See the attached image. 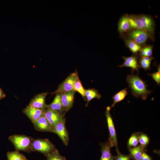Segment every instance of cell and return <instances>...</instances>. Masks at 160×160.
<instances>
[{"label":"cell","instance_id":"obj_1","mask_svg":"<svg viewBox=\"0 0 160 160\" xmlns=\"http://www.w3.org/2000/svg\"><path fill=\"white\" fill-rule=\"evenodd\" d=\"M128 86L131 89L132 94L136 98L141 97L145 100L152 92L147 89L148 85L138 74H128L126 78Z\"/></svg>","mask_w":160,"mask_h":160},{"label":"cell","instance_id":"obj_2","mask_svg":"<svg viewBox=\"0 0 160 160\" xmlns=\"http://www.w3.org/2000/svg\"><path fill=\"white\" fill-rule=\"evenodd\" d=\"M9 140L17 151H31L33 138L23 135H13L9 136Z\"/></svg>","mask_w":160,"mask_h":160},{"label":"cell","instance_id":"obj_3","mask_svg":"<svg viewBox=\"0 0 160 160\" xmlns=\"http://www.w3.org/2000/svg\"><path fill=\"white\" fill-rule=\"evenodd\" d=\"M55 149V145L47 139L33 140L31 151L41 152L46 156Z\"/></svg>","mask_w":160,"mask_h":160},{"label":"cell","instance_id":"obj_4","mask_svg":"<svg viewBox=\"0 0 160 160\" xmlns=\"http://www.w3.org/2000/svg\"><path fill=\"white\" fill-rule=\"evenodd\" d=\"M150 33L143 30L135 29H132L128 32L127 39L142 45L152 37Z\"/></svg>","mask_w":160,"mask_h":160},{"label":"cell","instance_id":"obj_5","mask_svg":"<svg viewBox=\"0 0 160 160\" xmlns=\"http://www.w3.org/2000/svg\"><path fill=\"white\" fill-rule=\"evenodd\" d=\"M111 108L110 106L106 107L105 114L109 133V140L111 147L116 146V150L118 149L116 134L113 119L110 113Z\"/></svg>","mask_w":160,"mask_h":160},{"label":"cell","instance_id":"obj_6","mask_svg":"<svg viewBox=\"0 0 160 160\" xmlns=\"http://www.w3.org/2000/svg\"><path fill=\"white\" fill-rule=\"evenodd\" d=\"M76 71L71 73L58 86L57 89L52 94L74 91V84L78 76Z\"/></svg>","mask_w":160,"mask_h":160},{"label":"cell","instance_id":"obj_7","mask_svg":"<svg viewBox=\"0 0 160 160\" xmlns=\"http://www.w3.org/2000/svg\"><path fill=\"white\" fill-rule=\"evenodd\" d=\"M65 119L53 127L52 132L56 134L62 140L64 144L67 146L69 142V136L65 127Z\"/></svg>","mask_w":160,"mask_h":160},{"label":"cell","instance_id":"obj_8","mask_svg":"<svg viewBox=\"0 0 160 160\" xmlns=\"http://www.w3.org/2000/svg\"><path fill=\"white\" fill-rule=\"evenodd\" d=\"M44 116L49 121L52 127L65 119L64 115L56 111L48 108L44 110Z\"/></svg>","mask_w":160,"mask_h":160},{"label":"cell","instance_id":"obj_9","mask_svg":"<svg viewBox=\"0 0 160 160\" xmlns=\"http://www.w3.org/2000/svg\"><path fill=\"white\" fill-rule=\"evenodd\" d=\"M75 91H72L60 93L64 113L68 111L72 107L74 102Z\"/></svg>","mask_w":160,"mask_h":160},{"label":"cell","instance_id":"obj_10","mask_svg":"<svg viewBox=\"0 0 160 160\" xmlns=\"http://www.w3.org/2000/svg\"><path fill=\"white\" fill-rule=\"evenodd\" d=\"M47 92L36 95L31 100L29 105L37 109L44 110L47 108L45 99Z\"/></svg>","mask_w":160,"mask_h":160},{"label":"cell","instance_id":"obj_11","mask_svg":"<svg viewBox=\"0 0 160 160\" xmlns=\"http://www.w3.org/2000/svg\"><path fill=\"white\" fill-rule=\"evenodd\" d=\"M44 111L33 108L28 105L23 110V112L33 123L44 116Z\"/></svg>","mask_w":160,"mask_h":160},{"label":"cell","instance_id":"obj_12","mask_svg":"<svg viewBox=\"0 0 160 160\" xmlns=\"http://www.w3.org/2000/svg\"><path fill=\"white\" fill-rule=\"evenodd\" d=\"M122 58L124 60V61L122 65L118 66L120 68L125 67H129L131 69L132 73L135 71L139 72L140 66L137 57L135 55L129 57L123 56Z\"/></svg>","mask_w":160,"mask_h":160},{"label":"cell","instance_id":"obj_13","mask_svg":"<svg viewBox=\"0 0 160 160\" xmlns=\"http://www.w3.org/2000/svg\"><path fill=\"white\" fill-rule=\"evenodd\" d=\"M33 124L35 129L37 131L52 132V127L44 116L40 117Z\"/></svg>","mask_w":160,"mask_h":160},{"label":"cell","instance_id":"obj_14","mask_svg":"<svg viewBox=\"0 0 160 160\" xmlns=\"http://www.w3.org/2000/svg\"><path fill=\"white\" fill-rule=\"evenodd\" d=\"M142 22L144 30L153 34L154 30V22L148 15H139Z\"/></svg>","mask_w":160,"mask_h":160},{"label":"cell","instance_id":"obj_15","mask_svg":"<svg viewBox=\"0 0 160 160\" xmlns=\"http://www.w3.org/2000/svg\"><path fill=\"white\" fill-rule=\"evenodd\" d=\"M100 145L102 154L100 160H114V156L112 155L111 151V146L109 139Z\"/></svg>","mask_w":160,"mask_h":160},{"label":"cell","instance_id":"obj_16","mask_svg":"<svg viewBox=\"0 0 160 160\" xmlns=\"http://www.w3.org/2000/svg\"><path fill=\"white\" fill-rule=\"evenodd\" d=\"M47 108L55 110L60 114L64 115V112L62 107L60 93L56 94L53 102L49 105H47Z\"/></svg>","mask_w":160,"mask_h":160},{"label":"cell","instance_id":"obj_17","mask_svg":"<svg viewBox=\"0 0 160 160\" xmlns=\"http://www.w3.org/2000/svg\"><path fill=\"white\" fill-rule=\"evenodd\" d=\"M118 29L121 33L128 32L132 30L128 20V15H124L120 19L118 23Z\"/></svg>","mask_w":160,"mask_h":160},{"label":"cell","instance_id":"obj_18","mask_svg":"<svg viewBox=\"0 0 160 160\" xmlns=\"http://www.w3.org/2000/svg\"><path fill=\"white\" fill-rule=\"evenodd\" d=\"M131 159L133 160H141L142 155L145 151L144 148L140 145L135 147L128 148Z\"/></svg>","mask_w":160,"mask_h":160},{"label":"cell","instance_id":"obj_19","mask_svg":"<svg viewBox=\"0 0 160 160\" xmlns=\"http://www.w3.org/2000/svg\"><path fill=\"white\" fill-rule=\"evenodd\" d=\"M85 95L87 100L86 106H87L89 103L92 100L95 98L99 99L101 97V94L95 89H85Z\"/></svg>","mask_w":160,"mask_h":160},{"label":"cell","instance_id":"obj_20","mask_svg":"<svg viewBox=\"0 0 160 160\" xmlns=\"http://www.w3.org/2000/svg\"><path fill=\"white\" fill-rule=\"evenodd\" d=\"M125 44L132 53L136 54L142 49V45H140L130 39L125 38Z\"/></svg>","mask_w":160,"mask_h":160},{"label":"cell","instance_id":"obj_21","mask_svg":"<svg viewBox=\"0 0 160 160\" xmlns=\"http://www.w3.org/2000/svg\"><path fill=\"white\" fill-rule=\"evenodd\" d=\"M127 88H126L116 93L113 97V103L111 105V107H113L117 103L123 100L128 92L127 91Z\"/></svg>","mask_w":160,"mask_h":160},{"label":"cell","instance_id":"obj_22","mask_svg":"<svg viewBox=\"0 0 160 160\" xmlns=\"http://www.w3.org/2000/svg\"><path fill=\"white\" fill-rule=\"evenodd\" d=\"M154 58L152 57H141L138 63L140 68L145 71L150 69L151 62Z\"/></svg>","mask_w":160,"mask_h":160},{"label":"cell","instance_id":"obj_23","mask_svg":"<svg viewBox=\"0 0 160 160\" xmlns=\"http://www.w3.org/2000/svg\"><path fill=\"white\" fill-rule=\"evenodd\" d=\"M140 132L133 133L129 138L128 143V148L135 147L137 146L139 143V137Z\"/></svg>","mask_w":160,"mask_h":160},{"label":"cell","instance_id":"obj_24","mask_svg":"<svg viewBox=\"0 0 160 160\" xmlns=\"http://www.w3.org/2000/svg\"><path fill=\"white\" fill-rule=\"evenodd\" d=\"M74 90L78 92L84 98H85V89L83 87L78 76L75 81L74 86Z\"/></svg>","mask_w":160,"mask_h":160},{"label":"cell","instance_id":"obj_25","mask_svg":"<svg viewBox=\"0 0 160 160\" xmlns=\"http://www.w3.org/2000/svg\"><path fill=\"white\" fill-rule=\"evenodd\" d=\"M46 156L47 160H66V158L61 155L56 149L49 153Z\"/></svg>","mask_w":160,"mask_h":160},{"label":"cell","instance_id":"obj_26","mask_svg":"<svg viewBox=\"0 0 160 160\" xmlns=\"http://www.w3.org/2000/svg\"><path fill=\"white\" fill-rule=\"evenodd\" d=\"M7 160H22L25 156L18 151H8L7 153Z\"/></svg>","mask_w":160,"mask_h":160},{"label":"cell","instance_id":"obj_27","mask_svg":"<svg viewBox=\"0 0 160 160\" xmlns=\"http://www.w3.org/2000/svg\"><path fill=\"white\" fill-rule=\"evenodd\" d=\"M150 139L148 135L143 133H140L139 142L140 145L144 149L149 144Z\"/></svg>","mask_w":160,"mask_h":160},{"label":"cell","instance_id":"obj_28","mask_svg":"<svg viewBox=\"0 0 160 160\" xmlns=\"http://www.w3.org/2000/svg\"><path fill=\"white\" fill-rule=\"evenodd\" d=\"M153 47L152 45L143 47L140 51L139 55L141 57H151L152 55Z\"/></svg>","mask_w":160,"mask_h":160},{"label":"cell","instance_id":"obj_29","mask_svg":"<svg viewBox=\"0 0 160 160\" xmlns=\"http://www.w3.org/2000/svg\"><path fill=\"white\" fill-rule=\"evenodd\" d=\"M117 155L114 156V160H131V158L129 155H125L121 154L119 150H116Z\"/></svg>","mask_w":160,"mask_h":160},{"label":"cell","instance_id":"obj_30","mask_svg":"<svg viewBox=\"0 0 160 160\" xmlns=\"http://www.w3.org/2000/svg\"><path fill=\"white\" fill-rule=\"evenodd\" d=\"M151 76L156 82L157 84L160 85V65L158 67V71L151 74H148Z\"/></svg>","mask_w":160,"mask_h":160},{"label":"cell","instance_id":"obj_31","mask_svg":"<svg viewBox=\"0 0 160 160\" xmlns=\"http://www.w3.org/2000/svg\"><path fill=\"white\" fill-rule=\"evenodd\" d=\"M132 16L135 21L137 29L144 30L142 22L139 15H132Z\"/></svg>","mask_w":160,"mask_h":160},{"label":"cell","instance_id":"obj_32","mask_svg":"<svg viewBox=\"0 0 160 160\" xmlns=\"http://www.w3.org/2000/svg\"><path fill=\"white\" fill-rule=\"evenodd\" d=\"M141 160H153L151 157L148 155L144 151L143 153Z\"/></svg>","mask_w":160,"mask_h":160},{"label":"cell","instance_id":"obj_33","mask_svg":"<svg viewBox=\"0 0 160 160\" xmlns=\"http://www.w3.org/2000/svg\"><path fill=\"white\" fill-rule=\"evenodd\" d=\"M6 97V95L1 89L0 88V100Z\"/></svg>","mask_w":160,"mask_h":160},{"label":"cell","instance_id":"obj_34","mask_svg":"<svg viewBox=\"0 0 160 160\" xmlns=\"http://www.w3.org/2000/svg\"><path fill=\"white\" fill-rule=\"evenodd\" d=\"M22 160H28V159L26 158L25 156H24Z\"/></svg>","mask_w":160,"mask_h":160}]
</instances>
